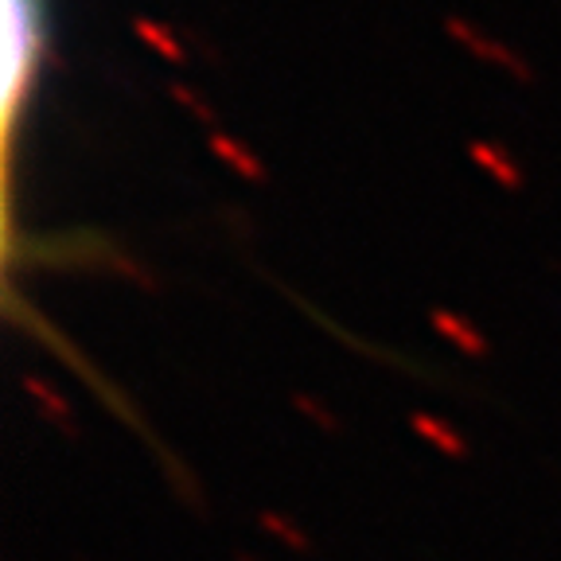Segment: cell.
Segmentation results:
<instances>
[{
    "mask_svg": "<svg viewBox=\"0 0 561 561\" xmlns=\"http://www.w3.org/2000/svg\"><path fill=\"white\" fill-rule=\"evenodd\" d=\"M24 390L35 398V402H39V410H44L47 417H55V421H67V402H62V398L55 394V390H47V386L39 382V378H27V382H24Z\"/></svg>",
    "mask_w": 561,
    "mask_h": 561,
    "instance_id": "cell-8",
    "label": "cell"
},
{
    "mask_svg": "<svg viewBox=\"0 0 561 561\" xmlns=\"http://www.w3.org/2000/svg\"><path fill=\"white\" fill-rule=\"evenodd\" d=\"M0 32H4V55H0V102H4V129H16L27 94L35 87L39 62L47 51V9L44 0H0Z\"/></svg>",
    "mask_w": 561,
    "mask_h": 561,
    "instance_id": "cell-1",
    "label": "cell"
},
{
    "mask_svg": "<svg viewBox=\"0 0 561 561\" xmlns=\"http://www.w3.org/2000/svg\"><path fill=\"white\" fill-rule=\"evenodd\" d=\"M433 328H437L440 335H445L453 347L468 351V355H488V340H483V332L472 324V320H465L460 312H448V308H433Z\"/></svg>",
    "mask_w": 561,
    "mask_h": 561,
    "instance_id": "cell-4",
    "label": "cell"
},
{
    "mask_svg": "<svg viewBox=\"0 0 561 561\" xmlns=\"http://www.w3.org/2000/svg\"><path fill=\"white\" fill-rule=\"evenodd\" d=\"M445 27H448V35H453L456 44L468 47V51H472L480 62H491V67H503L507 75H515V79H523V82L535 79V70L523 67V59H518V55L511 51L507 44H500L495 35L483 32V27L468 24V20H456V16H448V24H445Z\"/></svg>",
    "mask_w": 561,
    "mask_h": 561,
    "instance_id": "cell-2",
    "label": "cell"
},
{
    "mask_svg": "<svg viewBox=\"0 0 561 561\" xmlns=\"http://www.w3.org/2000/svg\"><path fill=\"white\" fill-rule=\"evenodd\" d=\"M210 152H215L227 168H234L242 180H254V184L257 180H265V168L257 164L254 152H245L234 137H227V133H210Z\"/></svg>",
    "mask_w": 561,
    "mask_h": 561,
    "instance_id": "cell-6",
    "label": "cell"
},
{
    "mask_svg": "<svg viewBox=\"0 0 561 561\" xmlns=\"http://www.w3.org/2000/svg\"><path fill=\"white\" fill-rule=\"evenodd\" d=\"M468 152H472L476 164H480L500 187H507V192H518V187H523V168L511 160L507 149H500V145H488V140H476Z\"/></svg>",
    "mask_w": 561,
    "mask_h": 561,
    "instance_id": "cell-3",
    "label": "cell"
},
{
    "mask_svg": "<svg viewBox=\"0 0 561 561\" xmlns=\"http://www.w3.org/2000/svg\"><path fill=\"white\" fill-rule=\"evenodd\" d=\"M413 433H417L425 445H433L437 453H445V456H465L468 453V440L460 437V433L448 425V421H440V417H433V413H413Z\"/></svg>",
    "mask_w": 561,
    "mask_h": 561,
    "instance_id": "cell-5",
    "label": "cell"
},
{
    "mask_svg": "<svg viewBox=\"0 0 561 561\" xmlns=\"http://www.w3.org/2000/svg\"><path fill=\"white\" fill-rule=\"evenodd\" d=\"M133 27H137L140 39H145V44H149L152 51L164 55L168 62H184V44H180V39H175V35L168 32L164 24H152V20H137Z\"/></svg>",
    "mask_w": 561,
    "mask_h": 561,
    "instance_id": "cell-7",
    "label": "cell"
}]
</instances>
